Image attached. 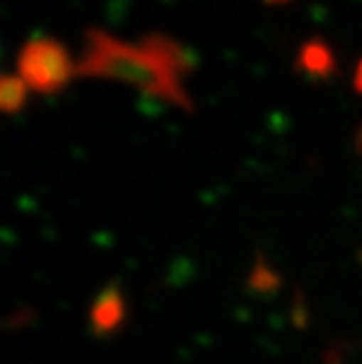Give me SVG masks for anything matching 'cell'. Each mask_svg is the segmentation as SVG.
<instances>
[{
    "label": "cell",
    "mask_w": 362,
    "mask_h": 364,
    "mask_svg": "<svg viewBox=\"0 0 362 364\" xmlns=\"http://www.w3.org/2000/svg\"><path fill=\"white\" fill-rule=\"evenodd\" d=\"M193 59L174 38L149 33L142 41H120L109 31L92 28L78 57V78L127 85L160 102L191 111L186 78Z\"/></svg>",
    "instance_id": "obj_1"
},
{
    "label": "cell",
    "mask_w": 362,
    "mask_h": 364,
    "mask_svg": "<svg viewBox=\"0 0 362 364\" xmlns=\"http://www.w3.org/2000/svg\"><path fill=\"white\" fill-rule=\"evenodd\" d=\"M17 75L38 95H55L78 78V59L55 38H33L17 57Z\"/></svg>",
    "instance_id": "obj_2"
},
{
    "label": "cell",
    "mask_w": 362,
    "mask_h": 364,
    "mask_svg": "<svg viewBox=\"0 0 362 364\" xmlns=\"http://www.w3.org/2000/svg\"><path fill=\"white\" fill-rule=\"evenodd\" d=\"M299 68L315 78H327L334 71V54L325 43L311 41L299 52Z\"/></svg>",
    "instance_id": "obj_3"
},
{
    "label": "cell",
    "mask_w": 362,
    "mask_h": 364,
    "mask_svg": "<svg viewBox=\"0 0 362 364\" xmlns=\"http://www.w3.org/2000/svg\"><path fill=\"white\" fill-rule=\"evenodd\" d=\"M31 90L26 82L14 75H0V113H14L26 104Z\"/></svg>",
    "instance_id": "obj_4"
},
{
    "label": "cell",
    "mask_w": 362,
    "mask_h": 364,
    "mask_svg": "<svg viewBox=\"0 0 362 364\" xmlns=\"http://www.w3.org/2000/svg\"><path fill=\"white\" fill-rule=\"evenodd\" d=\"M356 90L362 92V61L358 64V71H356Z\"/></svg>",
    "instance_id": "obj_5"
},
{
    "label": "cell",
    "mask_w": 362,
    "mask_h": 364,
    "mask_svg": "<svg viewBox=\"0 0 362 364\" xmlns=\"http://www.w3.org/2000/svg\"><path fill=\"white\" fill-rule=\"evenodd\" d=\"M356 144H358V151H360V156H362V127L358 129V136H356Z\"/></svg>",
    "instance_id": "obj_6"
},
{
    "label": "cell",
    "mask_w": 362,
    "mask_h": 364,
    "mask_svg": "<svg viewBox=\"0 0 362 364\" xmlns=\"http://www.w3.org/2000/svg\"><path fill=\"white\" fill-rule=\"evenodd\" d=\"M266 3H284V0H266Z\"/></svg>",
    "instance_id": "obj_7"
}]
</instances>
